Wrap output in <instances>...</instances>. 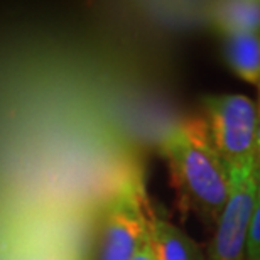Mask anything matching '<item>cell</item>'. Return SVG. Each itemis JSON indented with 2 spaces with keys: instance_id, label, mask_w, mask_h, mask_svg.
<instances>
[{
  "instance_id": "2",
  "label": "cell",
  "mask_w": 260,
  "mask_h": 260,
  "mask_svg": "<svg viewBox=\"0 0 260 260\" xmlns=\"http://www.w3.org/2000/svg\"><path fill=\"white\" fill-rule=\"evenodd\" d=\"M205 123L226 169L255 168L257 107L245 95H210L203 100Z\"/></svg>"
},
{
  "instance_id": "8",
  "label": "cell",
  "mask_w": 260,
  "mask_h": 260,
  "mask_svg": "<svg viewBox=\"0 0 260 260\" xmlns=\"http://www.w3.org/2000/svg\"><path fill=\"white\" fill-rule=\"evenodd\" d=\"M260 257V181L257 184L255 205H253L250 228H248L245 260H257Z\"/></svg>"
},
{
  "instance_id": "10",
  "label": "cell",
  "mask_w": 260,
  "mask_h": 260,
  "mask_svg": "<svg viewBox=\"0 0 260 260\" xmlns=\"http://www.w3.org/2000/svg\"><path fill=\"white\" fill-rule=\"evenodd\" d=\"M260 164V105L257 110V128H255V166Z\"/></svg>"
},
{
  "instance_id": "5",
  "label": "cell",
  "mask_w": 260,
  "mask_h": 260,
  "mask_svg": "<svg viewBox=\"0 0 260 260\" xmlns=\"http://www.w3.org/2000/svg\"><path fill=\"white\" fill-rule=\"evenodd\" d=\"M155 260H208L198 243L162 218L149 220V238Z\"/></svg>"
},
{
  "instance_id": "9",
  "label": "cell",
  "mask_w": 260,
  "mask_h": 260,
  "mask_svg": "<svg viewBox=\"0 0 260 260\" xmlns=\"http://www.w3.org/2000/svg\"><path fill=\"white\" fill-rule=\"evenodd\" d=\"M132 260H155V255H154L152 248H150V245H149V242L145 243L137 253H135V257Z\"/></svg>"
},
{
  "instance_id": "12",
  "label": "cell",
  "mask_w": 260,
  "mask_h": 260,
  "mask_svg": "<svg viewBox=\"0 0 260 260\" xmlns=\"http://www.w3.org/2000/svg\"><path fill=\"white\" fill-rule=\"evenodd\" d=\"M257 260H260V257H258V258H257Z\"/></svg>"
},
{
  "instance_id": "1",
  "label": "cell",
  "mask_w": 260,
  "mask_h": 260,
  "mask_svg": "<svg viewBox=\"0 0 260 260\" xmlns=\"http://www.w3.org/2000/svg\"><path fill=\"white\" fill-rule=\"evenodd\" d=\"M162 154L184 210L208 225L216 223L228 200L230 176L203 118H188L166 134Z\"/></svg>"
},
{
  "instance_id": "4",
  "label": "cell",
  "mask_w": 260,
  "mask_h": 260,
  "mask_svg": "<svg viewBox=\"0 0 260 260\" xmlns=\"http://www.w3.org/2000/svg\"><path fill=\"white\" fill-rule=\"evenodd\" d=\"M149 220L137 189L127 188L113 196L103 221L100 260H132L147 243Z\"/></svg>"
},
{
  "instance_id": "7",
  "label": "cell",
  "mask_w": 260,
  "mask_h": 260,
  "mask_svg": "<svg viewBox=\"0 0 260 260\" xmlns=\"http://www.w3.org/2000/svg\"><path fill=\"white\" fill-rule=\"evenodd\" d=\"M208 20L218 34H260V2L233 0L218 2L208 9Z\"/></svg>"
},
{
  "instance_id": "6",
  "label": "cell",
  "mask_w": 260,
  "mask_h": 260,
  "mask_svg": "<svg viewBox=\"0 0 260 260\" xmlns=\"http://www.w3.org/2000/svg\"><path fill=\"white\" fill-rule=\"evenodd\" d=\"M223 58L243 81L260 83V34H221Z\"/></svg>"
},
{
  "instance_id": "3",
  "label": "cell",
  "mask_w": 260,
  "mask_h": 260,
  "mask_svg": "<svg viewBox=\"0 0 260 260\" xmlns=\"http://www.w3.org/2000/svg\"><path fill=\"white\" fill-rule=\"evenodd\" d=\"M228 200L216 220L208 260H245L248 228L257 194L255 168L230 169Z\"/></svg>"
},
{
  "instance_id": "11",
  "label": "cell",
  "mask_w": 260,
  "mask_h": 260,
  "mask_svg": "<svg viewBox=\"0 0 260 260\" xmlns=\"http://www.w3.org/2000/svg\"><path fill=\"white\" fill-rule=\"evenodd\" d=\"M255 176H257V181H260V164L255 166Z\"/></svg>"
}]
</instances>
